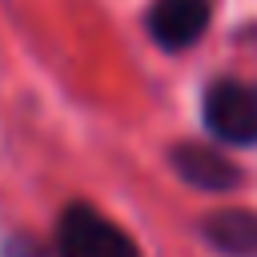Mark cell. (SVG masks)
Segmentation results:
<instances>
[{"label":"cell","mask_w":257,"mask_h":257,"mask_svg":"<svg viewBox=\"0 0 257 257\" xmlns=\"http://www.w3.org/2000/svg\"><path fill=\"white\" fill-rule=\"evenodd\" d=\"M209 16H213L209 0H153L145 28L165 52H181V48H189L205 36Z\"/></svg>","instance_id":"3957f363"},{"label":"cell","mask_w":257,"mask_h":257,"mask_svg":"<svg viewBox=\"0 0 257 257\" xmlns=\"http://www.w3.org/2000/svg\"><path fill=\"white\" fill-rule=\"evenodd\" d=\"M56 253L60 257H141L137 241L100 209L76 201L60 213L56 225Z\"/></svg>","instance_id":"6da1fadb"},{"label":"cell","mask_w":257,"mask_h":257,"mask_svg":"<svg viewBox=\"0 0 257 257\" xmlns=\"http://www.w3.org/2000/svg\"><path fill=\"white\" fill-rule=\"evenodd\" d=\"M205 128L229 145H257V84L249 80H213L201 100Z\"/></svg>","instance_id":"7a4b0ae2"},{"label":"cell","mask_w":257,"mask_h":257,"mask_svg":"<svg viewBox=\"0 0 257 257\" xmlns=\"http://www.w3.org/2000/svg\"><path fill=\"white\" fill-rule=\"evenodd\" d=\"M169 165L177 169L181 181H189L193 189H205V193H229V189L241 185V169L209 145L181 141V145L169 149Z\"/></svg>","instance_id":"277c9868"},{"label":"cell","mask_w":257,"mask_h":257,"mask_svg":"<svg viewBox=\"0 0 257 257\" xmlns=\"http://www.w3.org/2000/svg\"><path fill=\"white\" fill-rule=\"evenodd\" d=\"M201 237L225 257H257V213L253 209H217L201 221Z\"/></svg>","instance_id":"5b68a950"}]
</instances>
